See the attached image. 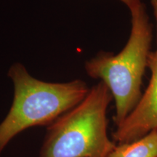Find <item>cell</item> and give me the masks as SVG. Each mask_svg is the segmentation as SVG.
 Returning <instances> with one entry per match:
<instances>
[{
  "mask_svg": "<svg viewBox=\"0 0 157 157\" xmlns=\"http://www.w3.org/2000/svg\"><path fill=\"white\" fill-rule=\"evenodd\" d=\"M130 36L119 53L100 52L85 62L87 75L100 78L109 88L115 101L113 119L119 126L136 106L142 97L143 77L151 52L152 25L146 6L141 2L129 10Z\"/></svg>",
  "mask_w": 157,
  "mask_h": 157,
  "instance_id": "1",
  "label": "cell"
},
{
  "mask_svg": "<svg viewBox=\"0 0 157 157\" xmlns=\"http://www.w3.org/2000/svg\"><path fill=\"white\" fill-rule=\"evenodd\" d=\"M8 76L14 84V98L0 124V155L19 133L32 127L49 126L83 101L90 91L81 79L66 83L41 81L19 63L11 66Z\"/></svg>",
  "mask_w": 157,
  "mask_h": 157,
  "instance_id": "2",
  "label": "cell"
},
{
  "mask_svg": "<svg viewBox=\"0 0 157 157\" xmlns=\"http://www.w3.org/2000/svg\"><path fill=\"white\" fill-rule=\"evenodd\" d=\"M113 96L103 82L78 105L49 125L39 157H108L115 142L108 136L106 117Z\"/></svg>",
  "mask_w": 157,
  "mask_h": 157,
  "instance_id": "3",
  "label": "cell"
},
{
  "mask_svg": "<svg viewBox=\"0 0 157 157\" xmlns=\"http://www.w3.org/2000/svg\"><path fill=\"white\" fill-rule=\"evenodd\" d=\"M148 68L151 71V77L146 92L113 133V140L118 144L132 142L157 131V50L151 52Z\"/></svg>",
  "mask_w": 157,
  "mask_h": 157,
  "instance_id": "4",
  "label": "cell"
},
{
  "mask_svg": "<svg viewBox=\"0 0 157 157\" xmlns=\"http://www.w3.org/2000/svg\"><path fill=\"white\" fill-rule=\"evenodd\" d=\"M108 157H157V131L132 142L118 144Z\"/></svg>",
  "mask_w": 157,
  "mask_h": 157,
  "instance_id": "5",
  "label": "cell"
},
{
  "mask_svg": "<svg viewBox=\"0 0 157 157\" xmlns=\"http://www.w3.org/2000/svg\"><path fill=\"white\" fill-rule=\"evenodd\" d=\"M120 1L126 5L129 10L142 2V0H120Z\"/></svg>",
  "mask_w": 157,
  "mask_h": 157,
  "instance_id": "6",
  "label": "cell"
},
{
  "mask_svg": "<svg viewBox=\"0 0 157 157\" xmlns=\"http://www.w3.org/2000/svg\"><path fill=\"white\" fill-rule=\"evenodd\" d=\"M151 3L153 9H154V16L156 21V30H157V0H151Z\"/></svg>",
  "mask_w": 157,
  "mask_h": 157,
  "instance_id": "7",
  "label": "cell"
}]
</instances>
